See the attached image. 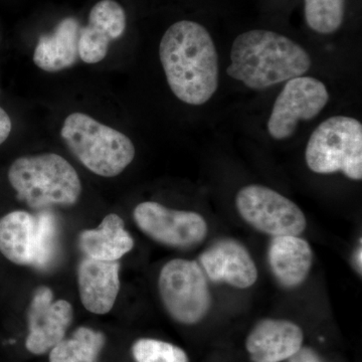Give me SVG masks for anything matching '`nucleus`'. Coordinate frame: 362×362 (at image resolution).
<instances>
[{
  "instance_id": "obj_4",
  "label": "nucleus",
  "mask_w": 362,
  "mask_h": 362,
  "mask_svg": "<svg viewBox=\"0 0 362 362\" xmlns=\"http://www.w3.org/2000/svg\"><path fill=\"white\" fill-rule=\"evenodd\" d=\"M61 136L86 168L103 177L120 175L135 157L127 136L80 112L66 117Z\"/></svg>"
},
{
  "instance_id": "obj_2",
  "label": "nucleus",
  "mask_w": 362,
  "mask_h": 362,
  "mask_svg": "<svg viewBox=\"0 0 362 362\" xmlns=\"http://www.w3.org/2000/svg\"><path fill=\"white\" fill-rule=\"evenodd\" d=\"M310 68V56L301 45L277 33L255 30L233 42L226 74L250 89L264 90L301 77Z\"/></svg>"
},
{
  "instance_id": "obj_16",
  "label": "nucleus",
  "mask_w": 362,
  "mask_h": 362,
  "mask_svg": "<svg viewBox=\"0 0 362 362\" xmlns=\"http://www.w3.org/2000/svg\"><path fill=\"white\" fill-rule=\"evenodd\" d=\"M81 26L74 18H66L51 33L42 35L35 45L33 62L40 70L54 73L71 68L78 59Z\"/></svg>"
},
{
  "instance_id": "obj_11",
  "label": "nucleus",
  "mask_w": 362,
  "mask_h": 362,
  "mask_svg": "<svg viewBox=\"0 0 362 362\" xmlns=\"http://www.w3.org/2000/svg\"><path fill=\"white\" fill-rule=\"evenodd\" d=\"M25 347L30 354H44L65 338L74 318L73 306L66 300L54 301L49 287L35 290L28 308Z\"/></svg>"
},
{
  "instance_id": "obj_17",
  "label": "nucleus",
  "mask_w": 362,
  "mask_h": 362,
  "mask_svg": "<svg viewBox=\"0 0 362 362\" xmlns=\"http://www.w3.org/2000/svg\"><path fill=\"white\" fill-rule=\"evenodd\" d=\"M268 259L278 282L293 288L301 285L308 276L313 255L304 239L298 235H280L272 239Z\"/></svg>"
},
{
  "instance_id": "obj_20",
  "label": "nucleus",
  "mask_w": 362,
  "mask_h": 362,
  "mask_svg": "<svg viewBox=\"0 0 362 362\" xmlns=\"http://www.w3.org/2000/svg\"><path fill=\"white\" fill-rule=\"evenodd\" d=\"M345 0H305V18L314 32L329 35L344 20Z\"/></svg>"
},
{
  "instance_id": "obj_8",
  "label": "nucleus",
  "mask_w": 362,
  "mask_h": 362,
  "mask_svg": "<svg viewBox=\"0 0 362 362\" xmlns=\"http://www.w3.org/2000/svg\"><path fill=\"white\" fill-rule=\"evenodd\" d=\"M235 206L249 225L273 238L299 235L306 228L302 209L287 197L263 185L243 187L235 197Z\"/></svg>"
},
{
  "instance_id": "obj_13",
  "label": "nucleus",
  "mask_w": 362,
  "mask_h": 362,
  "mask_svg": "<svg viewBox=\"0 0 362 362\" xmlns=\"http://www.w3.org/2000/svg\"><path fill=\"white\" fill-rule=\"evenodd\" d=\"M202 270L216 283L247 289L256 283L258 270L246 247L233 240H221L199 257Z\"/></svg>"
},
{
  "instance_id": "obj_15",
  "label": "nucleus",
  "mask_w": 362,
  "mask_h": 362,
  "mask_svg": "<svg viewBox=\"0 0 362 362\" xmlns=\"http://www.w3.org/2000/svg\"><path fill=\"white\" fill-rule=\"evenodd\" d=\"M303 332L287 320L265 319L255 326L247 339V349L255 362H280L301 349Z\"/></svg>"
},
{
  "instance_id": "obj_24",
  "label": "nucleus",
  "mask_w": 362,
  "mask_h": 362,
  "mask_svg": "<svg viewBox=\"0 0 362 362\" xmlns=\"http://www.w3.org/2000/svg\"><path fill=\"white\" fill-rule=\"evenodd\" d=\"M361 247H359V249H357L356 254V264L357 269H358L359 273H361V269H362V259H361Z\"/></svg>"
},
{
  "instance_id": "obj_18",
  "label": "nucleus",
  "mask_w": 362,
  "mask_h": 362,
  "mask_svg": "<svg viewBox=\"0 0 362 362\" xmlns=\"http://www.w3.org/2000/svg\"><path fill=\"white\" fill-rule=\"evenodd\" d=\"M78 246L87 258L115 262L133 249L134 240L125 230L122 218L110 214L97 228L80 233Z\"/></svg>"
},
{
  "instance_id": "obj_12",
  "label": "nucleus",
  "mask_w": 362,
  "mask_h": 362,
  "mask_svg": "<svg viewBox=\"0 0 362 362\" xmlns=\"http://www.w3.org/2000/svg\"><path fill=\"white\" fill-rule=\"evenodd\" d=\"M126 28V13L115 0H101L93 6L88 25L81 28L78 58L86 64L103 61L109 45L122 37Z\"/></svg>"
},
{
  "instance_id": "obj_21",
  "label": "nucleus",
  "mask_w": 362,
  "mask_h": 362,
  "mask_svg": "<svg viewBox=\"0 0 362 362\" xmlns=\"http://www.w3.org/2000/svg\"><path fill=\"white\" fill-rule=\"evenodd\" d=\"M136 362H188L187 354L180 347L160 340H137L132 346Z\"/></svg>"
},
{
  "instance_id": "obj_5",
  "label": "nucleus",
  "mask_w": 362,
  "mask_h": 362,
  "mask_svg": "<svg viewBox=\"0 0 362 362\" xmlns=\"http://www.w3.org/2000/svg\"><path fill=\"white\" fill-rule=\"evenodd\" d=\"M305 158L313 173H342L349 180H361V123L346 116L323 121L309 138Z\"/></svg>"
},
{
  "instance_id": "obj_19",
  "label": "nucleus",
  "mask_w": 362,
  "mask_h": 362,
  "mask_svg": "<svg viewBox=\"0 0 362 362\" xmlns=\"http://www.w3.org/2000/svg\"><path fill=\"white\" fill-rule=\"evenodd\" d=\"M104 344L103 333L78 327L70 338H64L52 347L49 362H97Z\"/></svg>"
},
{
  "instance_id": "obj_6",
  "label": "nucleus",
  "mask_w": 362,
  "mask_h": 362,
  "mask_svg": "<svg viewBox=\"0 0 362 362\" xmlns=\"http://www.w3.org/2000/svg\"><path fill=\"white\" fill-rule=\"evenodd\" d=\"M58 252V226L49 211H16L0 218V252L11 263L45 269Z\"/></svg>"
},
{
  "instance_id": "obj_1",
  "label": "nucleus",
  "mask_w": 362,
  "mask_h": 362,
  "mask_svg": "<svg viewBox=\"0 0 362 362\" xmlns=\"http://www.w3.org/2000/svg\"><path fill=\"white\" fill-rule=\"evenodd\" d=\"M159 57L169 88L183 103L201 106L218 90V52L199 23H173L162 37Z\"/></svg>"
},
{
  "instance_id": "obj_22",
  "label": "nucleus",
  "mask_w": 362,
  "mask_h": 362,
  "mask_svg": "<svg viewBox=\"0 0 362 362\" xmlns=\"http://www.w3.org/2000/svg\"><path fill=\"white\" fill-rule=\"evenodd\" d=\"M11 128H13V124H11V118L7 115L6 112L0 107V145L8 138Z\"/></svg>"
},
{
  "instance_id": "obj_3",
  "label": "nucleus",
  "mask_w": 362,
  "mask_h": 362,
  "mask_svg": "<svg viewBox=\"0 0 362 362\" xmlns=\"http://www.w3.org/2000/svg\"><path fill=\"white\" fill-rule=\"evenodd\" d=\"M7 177L18 199L37 211L74 206L82 192L77 171L56 153L20 157L11 164Z\"/></svg>"
},
{
  "instance_id": "obj_23",
  "label": "nucleus",
  "mask_w": 362,
  "mask_h": 362,
  "mask_svg": "<svg viewBox=\"0 0 362 362\" xmlns=\"http://www.w3.org/2000/svg\"><path fill=\"white\" fill-rule=\"evenodd\" d=\"M290 362H320L316 354L310 349H300L297 354L291 356Z\"/></svg>"
},
{
  "instance_id": "obj_14",
  "label": "nucleus",
  "mask_w": 362,
  "mask_h": 362,
  "mask_svg": "<svg viewBox=\"0 0 362 362\" xmlns=\"http://www.w3.org/2000/svg\"><path fill=\"white\" fill-rule=\"evenodd\" d=\"M120 264L87 258L78 267L81 302L88 311L98 315L109 313L120 291Z\"/></svg>"
},
{
  "instance_id": "obj_7",
  "label": "nucleus",
  "mask_w": 362,
  "mask_h": 362,
  "mask_svg": "<svg viewBox=\"0 0 362 362\" xmlns=\"http://www.w3.org/2000/svg\"><path fill=\"white\" fill-rule=\"evenodd\" d=\"M158 288L166 311L177 322H199L211 308V297L206 275L195 261H169L162 267Z\"/></svg>"
},
{
  "instance_id": "obj_9",
  "label": "nucleus",
  "mask_w": 362,
  "mask_h": 362,
  "mask_svg": "<svg viewBox=\"0 0 362 362\" xmlns=\"http://www.w3.org/2000/svg\"><path fill=\"white\" fill-rule=\"evenodd\" d=\"M328 100L327 88L317 78L301 76L287 81L269 118V134L276 140L288 139L294 134L300 121L315 118Z\"/></svg>"
},
{
  "instance_id": "obj_10",
  "label": "nucleus",
  "mask_w": 362,
  "mask_h": 362,
  "mask_svg": "<svg viewBox=\"0 0 362 362\" xmlns=\"http://www.w3.org/2000/svg\"><path fill=\"white\" fill-rule=\"evenodd\" d=\"M133 218L145 235L165 246L187 249L197 246L206 237V221L201 214L168 209L158 202L138 204Z\"/></svg>"
}]
</instances>
